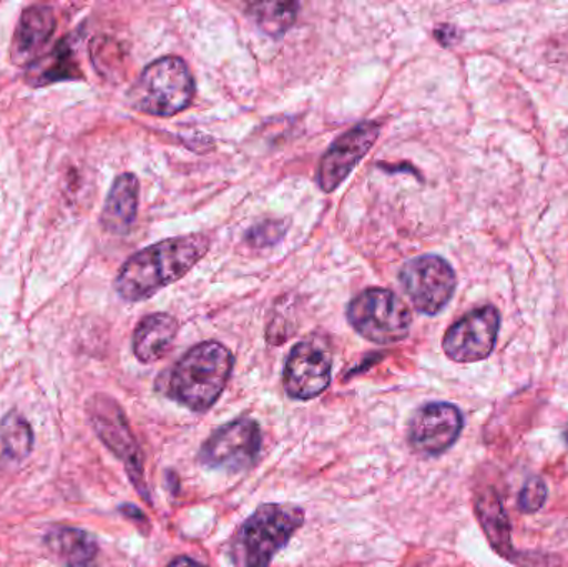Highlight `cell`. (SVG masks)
<instances>
[{
	"mask_svg": "<svg viewBox=\"0 0 568 567\" xmlns=\"http://www.w3.org/2000/svg\"><path fill=\"white\" fill-rule=\"evenodd\" d=\"M233 365L232 352L222 343H200L166 372L163 392L192 412H209L225 392Z\"/></svg>",
	"mask_w": 568,
	"mask_h": 567,
	"instance_id": "2",
	"label": "cell"
},
{
	"mask_svg": "<svg viewBox=\"0 0 568 567\" xmlns=\"http://www.w3.org/2000/svg\"><path fill=\"white\" fill-rule=\"evenodd\" d=\"M500 330L496 306L473 310L454 323L443 340L444 353L456 363H476L489 358Z\"/></svg>",
	"mask_w": 568,
	"mask_h": 567,
	"instance_id": "9",
	"label": "cell"
},
{
	"mask_svg": "<svg viewBox=\"0 0 568 567\" xmlns=\"http://www.w3.org/2000/svg\"><path fill=\"white\" fill-rule=\"evenodd\" d=\"M139 179L132 173L116 176L103 206L102 225L113 235H125L139 212Z\"/></svg>",
	"mask_w": 568,
	"mask_h": 567,
	"instance_id": "13",
	"label": "cell"
},
{
	"mask_svg": "<svg viewBox=\"0 0 568 567\" xmlns=\"http://www.w3.org/2000/svg\"><path fill=\"white\" fill-rule=\"evenodd\" d=\"M79 70L72 59L69 47L59 45L53 53L43 57L30 69V82L33 85H45L57 80L77 79Z\"/></svg>",
	"mask_w": 568,
	"mask_h": 567,
	"instance_id": "19",
	"label": "cell"
},
{
	"mask_svg": "<svg viewBox=\"0 0 568 567\" xmlns=\"http://www.w3.org/2000/svg\"><path fill=\"white\" fill-rule=\"evenodd\" d=\"M304 512L297 506H260L236 531L232 541L235 567H270L273 558L303 526Z\"/></svg>",
	"mask_w": 568,
	"mask_h": 567,
	"instance_id": "3",
	"label": "cell"
},
{
	"mask_svg": "<svg viewBox=\"0 0 568 567\" xmlns=\"http://www.w3.org/2000/svg\"><path fill=\"white\" fill-rule=\"evenodd\" d=\"M45 545L65 567H95L99 558L95 538L83 529L67 526L52 529L47 535Z\"/></svg>",
	"mask_w": 568,
	"mask_h": 567,
	"instance_id": "17",
	"label": "cell"
},
{
	"mask_svg": "<svg viewBox=\"0 0 568 567\" xmlns=\"http://www.w3.org/2000/svg\"><path fill=\"white\" fill-rule=\"evenodd\" d=\"M209 250L210 240L200 233L146 246L123 263L115 280L116 293L130 303L152 298L160 290L182 280Z\"/></svg>",
	"mask_w": 568,
	"mask_h": 567,
	"instance_id": "1",
	"label": "cell"
},
{
	"mask_svg": "<svg viewBox=\"0 0 568 567\" xmlns=\"http://www.w3.org/2000/svg\"><path fill=\"white\" fill-rule=\"evenodd\" d=\"M476 516L497 555L514 561L513 533L509 516L496 489L487 488L476 496Z\"/></svg>",
	"mask_w": 568,
	"mask_h": 567,
	"instance_id": "16",
	"label": "cell"
},
{
	"mask_svg": "<svg viewBox=\"0 0 568 567\" xmlns=\"http://www.w3.org/2000/svg\"><path fill=\"white\" fill-rule=\"evenodd\" d=\"M379 123L363 122L334 140L333 145L321 159L320 170H317L320 189L326 193L334 192L369 153L376 140L379 139Z\"/></svg>",
	"mask_w": 568,
	"mask_h": 567,
	"instance_id": "12",
	"label": "cell"
},
{
	"mask_svg": "<svg viewBox=\"0 0 568 567\" xmlns=\"http://www.w3.org/2000/svg\"><path fill=\"white\" fill-rule=\"evenodd\" d=\"M351 326L367 342L393 345L409 335L413 313L403 298L387 288H367L347 306Z\"/></svg>",
	"mask_w": 568,
	"mask_h": 567,
	"instance_id": "5",
	"label": "cell"
},
{
	"mask_svg": "<svg viewBox=\"0 0 568 567\" xmlns=\"http://www.w3.org/2000/svg\"><path fill=\"white\" fill-rule=\"evenodd\" d=\"M399 280L414 308L429 316L446 308L457 286L453 266L437 255L416 256L404 263Z\"/></svg>",
	"mask_w": 568,
	"mask_h": 567,
	"instance_id": "7",
	"label": "cell"
},
{
	"mask_svg": "<svg viewBox=\"0 0 568 567\" xmlns=\"http://www.w3.org/2000/svg\"><path fill=\"white\" fill-rule=\"evenodd\" d=\"M464 428V416L450 403H427L409 422V443L424 456H439L453 448Z\"/></svg>",
	"mask_w": 568,
	"mask_h": 567,
	"instance_id": "11",
	"label": "cell"
},
{
	"mask_svg": "<svg viewBox=\"0 0 568 567\" xmlns=\"http://www.w3.org/2000/svg\"><path fill=\"white\" fill-rule=\"evenodd\" d=\"M284 233H286V226L283 225V222H272L270 220V222L260 223L255 229L250 230L246 240L253 246L262 249V246L278 242L280 239H283Z\"/></svg>",
	"mask_w": 568,
	"mask_h": 567,
	"instance_id": "22",
	"label": "cell"
},
{
	"mask_svg": "<svg viewBox=\"0 0 568 567\" xmlns=\"http://www.w3.org/2000/svg\"><path fill=\"white\" fill-rule=\"evenodd\" d=\"M547 499V485L539 476H532L527 479L526 485L523 486L519 493V509L526 515H534L540 512L546 505Z\"/></svg>",
	"mask_w": 568,
	"mask_h": 567,
	"instance_id": "21",
	"label": "cell"
},
{
	"mask_svg": "<svg viewBox=\"0 0 568 567\" xmlns=\"http://www.w3.org/2000/svg\"><path fill=\"white\" fill-rule=\"evenodd\" d=\"M55 29V16L47 6H32L23 10L12 42V57L17 63H26L49 42Z\"/></svg>",
	"mask_w": 568,
	"mask_h": 567,
	"instance_id": "14",
	"label": "cell"
},
{
	"mask_svg": "<svg viewBox=\"0 0 568 567\" xmlns=\"http://www.w3.org/2000/svg\"><path fill=\"white\" fill-rule=\"evenodd\" d=\"M564 439H566V443L568 445V428L566 429V432H564Z\"/></svg>",
	"mask_w": 568,
	"mask_h": 567,
	"instance_id": "24",
	"label": "cell"
},
{
	"mask_svg": "<svg viewBox=\"0 0 568 567\" xmlns=\"http://www.w3.org/2000/svg\"><path fill=\"white\" fill-rule=\"evenodd\" d=\"M262 452V429L252 418L226 423L200 449V463L210 469L242 473L253 468Z\"/></svg>",
	"mask_w": 568,
	"mask_h": 567,
	"instance_id": "6",
	"label": "cell"
},
{
	"mask_svg": "<svg viewBox=\"0 0 568 567\" xmlns=\"http://www.w3.org/2000/svg\"><path fill=\"white\" fill-rule=\"evenodd\" d=\"M195 97V80L185 60L169 55L150 63L129 92V102L139 112L173 117L189 109Z\"/></svg>",
	"mask_w": 568,
	"mask_h": 567,
	"instance_id": "4",
	"label": "cell"
},
{
	"mask_svg": "<svg viewBox=\"0 0 568 567\" xmlns=\"http://www.w3.org/2000/svg\"><path fill=\"white\" fill-rule=\"evenodd\" d=\"M333 358L329 350L314 340L297 343L284 365L283 385L287 396L300 402L317 398L331 385Z\"/></svg>",
	"mask_w": 568,
	"mask_h": 567,
	"instance_id": "10",
	"label": "cell"
},
{
	"mask_svg": "<svg viewBox=\"0 0 568 567\" xmlns=\"http://www.w3.org/2000/svg\"><path fill=\"white\" fill-rule=\"evenodd\" d=\"M296 2H262L250 7V16L258 23L263 32L272 37H282L293 26L297 16Z\"/></svg>",
	"mask_w": 568,
	"mask_h": 567,
	"instance_id": "20",
	"label": "cell"
},
{
	"mask_svg": "<svg viewBox=\"0 0 568 567\" xmlns=\"http://www.w3.org/2000/svg\"><path fill=\"white\" fill-rule=\"evenodd\" d=\"M166 567H209L202 565V563L195 561V559L189 558V556H180V558L173 559Z\"/></svg>",
	"mask_w": 568,
	"mask_h": 567,
	"instance_id": "23",
	"label": "cell"
},
{
	"mask_svg": "<svg viewBox=\"0 0 568 567\" xmlns=\"http://www.w3.org/2000/svg\"><path fill=\"white\" fill-rule=\"evenodd\" d=\"M90 422L95 428L97 435L109 446L113 455L119 456L129 472L130 479L135 485L136 492L150 503L149 489H146L145 472H143V456L139 443L132 435L129 422L120 406L110 398L97 396L90 403Z\"/></svg>",
	"mask_w": 568,
	"mask_h": 567,
	"instance_id": "8",
	"label": "cell"
},
{
	"mask_svg": "<svg viewBox=\"0 0 568 567\" xmlns=\"http://www.w3.org/2000/svg\"><path fill=\"white\" fill-rule=\"evenodd\" d=\"M179 333V322L166 313H153L136 325L133 333V353L140 362H159L172 348Z\"/></svg>",
	"mask_w": 568,
	"mask_h": 567,
	"instance_id": "15",
	"label": "cell"
},
{
	"mask_svg": "<svg viewBox=\"0 0 568 567\" xmlns=\"http://www.w3.org/2000/svg\"><path fill=\"white\" fill-rule=\"evenodd\" d=\"M33 435L29 423L9 413L0 423V468L19 465L32 452Z\"/></svg>",
	"mask_w": 568,
	"mask_h": 567,
	"instance_id": "18",
	"label": "cell"
}]
</instances>
